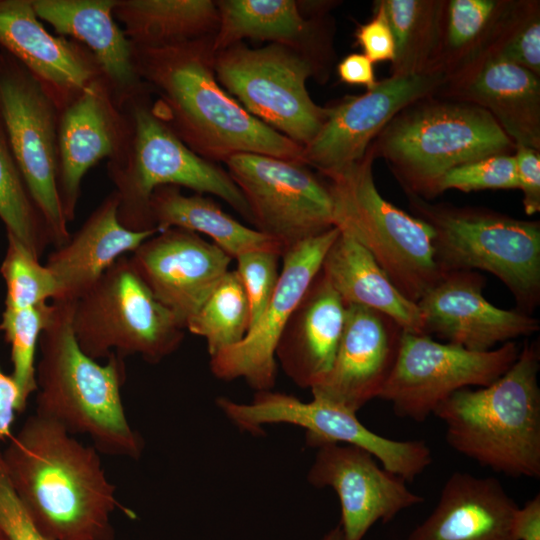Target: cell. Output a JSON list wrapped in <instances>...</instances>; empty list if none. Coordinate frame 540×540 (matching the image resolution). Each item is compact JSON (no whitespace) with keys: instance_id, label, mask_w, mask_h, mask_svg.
I'll list each match as a JSON object with an SVG mask.
<instances>
[{"instance_id":"38","label":"cell","mask_w":540,"mask_h":540,"mask_svg":"<svg viewBox=\"0 0 540 540\" xmlns=\"http://www.w3.org/2000/svg\"><path fill=\"white\" fill-rule=\"evenodd\" d=\"M273 250H255L239 255L236 272L243 284L250 306V327L255 325L272 299L279 281V258ZM248 330V331H249Z\"/></svg>"},{"instance_id":"4","label":"cell","mask_w":540,"mask_h":540,"mask_svg":"<svg viewBox=\"0 0 540 540\" xmlns=\"http://www.w3.org/2000/svg\"><path fill=\"white\" fill-rule=\"evenodd\" d=\"M540 346L525 343L510 368L491 384L460 389L433 415L456 452L492 471L540 477Z\"/></svg>"},{"instance_id":"49","label":"cell","mask_w":540,"mask_h":540,"mask_svg":"<svg viewBox=\"0 0 540 540\" xmlns=\"http://www.w3.org/2000/svg\"><path fill=\"white\" fill-rule=\"evenodd\" d=\"M2 49L0 48V53H1Z\"/></svg>"},{"instance_id":"31","label":"cell","mask_w":540,"mask_h":540,"mask_svg":"<svg viewBox=\"0 0 540 540\" xmlns=\"http://www.w3.org/2000/svg\"><path fill=\"white\" fill-rule=\"evenodd\" d=\"M218 27L212 49L220 52L243 39L270 41L300 50L311 32L293 0L216 1Z\"/></svg>"},{"instance_id":"16","label":"cell","mask_w":540,"mask_h":540,"mask_svg":"<svg viewBox=\"0 0 540 540\" xmlns=\"http://www.w3.org/2000/svg\"><path fill=\"white\" fill-rule=\"evenodd\" d=\"M443 80L439 70L393 75L365 94L329 108L320 131L303 147V163L329 177L360 161L370 141L398 112L431 93Z\"/></svg>"},{"instance_id":"40","label":"cell","mask_w":540,"mask_h":540,"mask_svg":"<svg viewBox=\"0 0 540 540\" xmlns=\"http://www.w3.org/2000/svg\"><path fill=\"white\" fill-rule=\"evenodd\" d=\"M0 530L7 540H46L16 495L2 459L0 447Z\"/></svg>"},{"instance_id":"17","label":"cell","mask_w":540,"mask_h":540,"mask_svg":"<svg viewBox=\"0 0 540 540\" xmlns=\"http://www.w3.org/2000/svg\"><path fill=\"white\" fill-rule=\"evenodd\" d=\"M307 480L314 487L336 492L343 540H362L376 522L387 523L424 501L403 478L381 468L371 453L349 444L318 446Z\"/></svg>"},{"instance_id":"39","label":"cell","mask_w":540,"mask_h":540,"mask_svg":"<svg viewBox=\"0 0 540 540\" xmlns=\"http://www.w3.org/2000/svg\"><path fill=\"white\" fill-rule=\"evenodd\" d=\"M501 3L493 0H451L447 4L445 38L449 49L472 48L492 27Z\"/></svg>"},{"instance_id":"30","label":"cell","mask_w":540,"mask_h":540,"mask_svg":"<svg viewBox=\"0 0 540 540\" xmlns=\"http://www.w3.org/2000/svg\"><path fill=\"white\" fill-rule=\"evenodd\" d=\"M115 19L133 45L160 47L214 36L218 8L211 0H116Z\"/></svg>"},{"instance_id":"18","label":"cell","mask_w":540,"mask_h":540,"mask_svg":"<svg viewBox=\"0 0 540 540\" xmlns=\"http://www.w3.org/2000/svg\"><path fill=\"white\" fill-rule=\"evenodd\" d=\"M232 260L214 243L180 228L159 231L129 258L138 276L184 328L230 270Z\"/></svg>"},{"instance_id":"46","label":"cell","mask_w":540,"mask_h":540,"mask_svg":"<svg viewBox=\"0 0 540 540\" xmlns=\"http://www.w3.org/2000/svg\"><path fill=\"white\" fill-rule=\"evenodd\" d=\"M337 72L342 82L349 85H361L367 90L377 85L373 63L364 55L353 53L338 64Z\"/></svg>"},{"instance_id":"34","label":"cell","mask_w":540,"mask_h":540,"mask_svg":"<svg viewBox=\"0 0 540 540\" xmlns=\"http://www.w3.org/2000/svg\"><path fill=\"white\" fill-rule=\"evenodd\" d=\"M0 220L12 236L40 259L51 244L47 225L14 159L0 121Z\"/></svg>"},{"instance_id":"36","label":"cell","mask_w":540,"mask_h":540,"mask_svg":"<svg viewBox=\"0 0 540 540\" xmlns=\"http://www.w3.org/2000/svg\"><path fill=\"white\" fill-rule=\"evenodd\" d=\"M7 249L0 272L6 284L5 307L21 309L56 300V279L40 259L18 240L7 235Z\"/></svg>"},{"instance_id":"41","label":"cell","mask_w":540,"mask_h":540,"mask_svg":"<svg viewBox=\"0 0 540 540\" xmlns=\"http://www.w3.org/2000/svg\"><path fill=\"white\" fill-rule=\"evenodd\" d=\"M540 75V22L535 13L526 18L492 53Z\"/></svg>"},{"instance_id":"10","label":"cell","mask_w":540,"mask_h":540,"mask_svg":"<svg viewBox=\"0 0 540 540\" xmlns=\"http://www.w3.org/2000/svg\"><path fill=\"white\" fill-rule=\"evenodd\" d=\"M495 118L478 105L442 104L398 118L383 135V149L415 192L435 193L450 169L511 146Z\"/></svg>"},{"instance_id":"45","label":"cell","mask_w":540,"mask_h":540,"mask_svg":"<svg viewBox=\"0 0 540 540\" xmlns=\"http://www.w3.org/2000/svg\"><path fill=\"white\" fill-rule=\"evenodd\" d=\"M510 540H540V495L536 494L515 511Z\"/></svg>"},{"instance_id":"12","label":"cell","mask_w":540,"mask_h":540,"mask_svg":"<svg viewBox=\"0 0 540 540\" xmlns=\"http://www.w3.org/2000/svg\"><path fill=\"white\" fill-rule=\"evenodd\" d=\"M217 406L238 428L261 434L267 424L287 423L306 430V442L317 448L325 443H342L371 453L382 467L406 482H412L432 463V453L423 440H393L366 428L349 411L329 401L313 397L310 402L272 390L257 391L249 403L225 397Z\"/></svg>"},{"instance_id":"14","label":"cell","mask_w":540,"mask_h":540,"mask_svg":"<svg viewBox=\"0 0 540 540\" xmlns=\"http://www.w3.org/2000/svg\"><path fill=\"white\" fill-rule=\"evenodd\" d=\"M224 163L248 204L251 223L284 251L334 227L329 186L305 164L257 153L235 154Z\"/></svg>"},{"instance_id":"23","label":"cell","mask_w":540,"mask_h":540,"mask_svg":"<svg viewBox=\"0 0 540 540\" xmlns=\"http://www.w3.org/2000/svg\"><path fill=\"white\" fill-rule=\"evenodd\" d=\"M31 1L40 20L93 54L120 107L147 89L135 69L132 43L115 21L116 0Z\"/></svg>"},{"instance_id":"8","label":"cell","mask_w":540,"mask_h":540,"mask_svg":"<svg viewBox=\"0 0 540 540\" xmlns=\"http://www.w3.org/2000/svg\"><path fill=\"white\" fill-rule=\"evenodd\" d=\"M433 229L436 263L442 274L486 271L531 314L540 303V223L497 213L415 204Z\"/></svg>"},{"instance_id":"21","label":"cell","mask_w":540,"mask_h":540,"mask_svg":"<svg viewBox=\"0 0 540 540\" xmlns=\"http://www.w3.org/2000/svg\"><path fill=\"white\" fill-rule=\"evenodd\" d=\"M403 330L388 316L346 305L342 337L332 367L311 389L323 399L356 413L380 394L395 365Z\"/></svg>"},{"instance_id":"24","label":"cell","mask_w":540,"mask_h":540,"mask_svg":"<svg viewBox=\"0 0 540 540\" xmlns=\"http://www.w3.org/2000/svg\"><path fill=\"white\" fill-rule=\"evenodd\" d=\"M346 305L322 274L292 313L275 350L284 373L310 390L330 371L342 337Z\"/></svg>"},{"instance_id":"26","label":"cell","mask_w":540,"mask_h":540,"mask_svg":"<svg viewBox=\"0 0 540 540\" xmlns=\"http://www.w3.org/2000/svg\"><path fill=\"white\" fill-rule=\"evenodd\" d=\"M118 205V196L113 190L77 232L48 255L45 266L59 287L56 300L76 301L125 253H133L159 232L157 229H127L118 219Z\"/></svg>"},{"instance_id":"35","label":"cell","mask_w":540,"mask_h":540,"mask_svg":"<svg viewBox=\"0 0 540 540\" xmlns=\"http://www.w3.org/2000/svg\"><path fill=\"white\" fill-rule=\"evenodd\" d=\"M52 305L46 303L21 309L4 308L0 331L11 349V376L18 388L23 412L30 396L36 391V352Z\"/></svg>"},{"instance_id":"42","label":"cell","mask_w":540,"mask_h":540,"mask_svg":"<svg viewBox=\"0 0 540 540\" xmlns=\"http://www.w3.org/2000/svg\"><path fill=\"white\" fill-rule=\"evenodd\" d=\"M357 44L372 62L395 59V42L382 2L377 4L373 18L360 25L355 33Z\"/></svg>"},{"instance_id":"5","label":"cell","mask_w":540,"mask_h":540,"mask_svg":"<svg viewBox=\"0 0 540 540\" xmlns=\"http://www.w3.org/2000/svg\"><path fill=\"white\" fill-rule=\"evenodd\" d=\"M128 134L121 150L107 162V174L119 200L118 219L132 231L156 229L153 192L162 186L186 187L217 196L251 222L248 204L228 172L186 146L157 115L147 88L122 105Z\"/></svg>"},{"instance_id":"29","label":"cell","mask_w":540,"mask_h":540,"mask_svg":"<svg viewBox=\"0 0 540 540\" xmlns=\"http://www.w3.org/2000/svg\"><path fill=\"white\" fill-rule=\"evenodd\" d=\"M150 213L158 231L180 228L202 233L233 259L255 250L284 252L279 242L241 224L211 198L198 193L185 195L179 187L157 188L151 196Z\"/></svg>"},{"instance_id":"22","label":"cell","mask_w":540,"mask_h":540,"mask_svg":"<svg viewBox=\"0 0 540 540\" xmlns=\"http://www.w3.org/2000/svg\"><path fill=\"white\" fill-rule=\"evenodd\" d=\"M0 48L34 76L58 111L103 75L86 47L44 27L31 0H0Z\"/></svg>"},{"instance_id":"19","label":"cell","mask_w":540,"mask_h":540,"mask_svg":"<svg viewBox=\"0 0 540 540\" xmlns=\"http://www.w3.org/2000/svg\"><path fill=\"white\" fill-rule=\"evenodd\" d=\"M484 285L485 279L476 271L444 273L417 302L424 333L485 352L539 331V320L530 314L491 304L483 295Z\"/></svg>"},{"instance_id":"20","label":"cell","mask_w":540,"mask_h":540,"mask_svg":"<svg viewBox=\"0 0 540 540\" xmlns=\"http://www.w3.org/2000/svg\"><path fill=\"white\" fill-rule=\"evenodd\" d=\"M127 134V118L103 75L59 110L57 188L68 223L75 218L84 176L117 155Z\"/></svg>"},{"instance_id":"48","label":"cell","mask_w":540,"mask_h":540,"mask_svg":"<svg viewBox=\"0 0 540 540\" xmlns=\"http://www.w3.org/2000/svg\"><path fill=\"white\" fill-rule=\"evenodd\" d=\"M0 540H7L1 530H0Z\"/></svg>"},{"instance_id":"33","label":"cell","mask_w":540,"mask_h":540,"mask_svg":"<svg viewBox=\"0 0 540 540\" xmlns=\"http://www.w3.org/2000/svg\"><path fill=\"white\" fill-rule=\"evenodd\" d=\"M250 327V306L236 270H229L185 329L203 337L210 357L239 343Z\"/></svg>"},{"instance_id":"15","label":"cell","mask_w":540,"mask_h":540,"mask_svg":"<svg viewBox=\"0 0 540 540\" xmlns=\"http://www.w3.org/2000/svg\"><path fill=\"white\" fill-rule=\"evenodd\" d=\"M338 235L339 229L333 227L283 252L277 288L263 314L239 343L210 357L215 377L224 381L244 379L256 391L274 387L275 350L280 336Z\"/></svg>"},{"instance_id":"7","label":"cell","mask_w":540,"mask_h":540,"mask_svg":"<svg viewBox=\"0 0 540 540\" xmlns=\"http://www.w3.org/2000/svg\"><path fill=\"white\" fill-rule=\"evenodd\" d=\"M72 329L80 349L96 361L115 353L156 364L180 347L185 328L123 256L75 301Z\"/></svg>"},{"instance_id":"9","label":"cell","mask_w":540,"mask_h":540,"mask_svg":"<svg viewBox=\"0 0 540 540\" xmlns=\"http://www.w3.org/2000/svg\"><path fill=\"white\" fill-rule=\"evenodd\" d=\"M214 71L248 113L302 147L329 115L330 109L317 105L306 88L311 61L292 47L271 43L253 49L237 43L215 53Z\"/></svg>"},{"instance_id":"32","label":"cell","mask_w":540,"mask_h":540,"mask_svg":"<svg viewBox=\"0 0 540 540\" xmlns=\"http://www.w3.org/2000/svg\"><path fill=\"white\" fill-rule=\"evenodd\" d=\"M395 42L393 75L419 73L437 45L441 3L420 0L381 1Z\"/></svg>"},{"instance_id":"47","label":"cell","mask_w":540,"mask_h":540,"mask_svg":"<svg viewBox=\"0 0 540 540\" xmlns=\"http://www.w3.org/2000/svg\"><path fill=\"white\" fill-rule=\"evenodd\" d=\"M321 540H343V533L340 525L332 528Z\"/></svg>"},{"instance_id":"1","label":"cell","mask_w":540,"mask_h":540,"mask_svg":"<svg viewBox=\"0 0 540 540\" xmlns=\"http://www.w3.org/2000/svg\"><path fill=\"white\" fill-rule=\"evenodd\" d=\"M2 449L9 481L46 540H114L112 516L132 510L116 497L100 453L36 413Z\"/></svg>"},{"instance_id":"28","label":"cell","mask_w":540,"mask_h":540,"mask_svg":"<svg viewBox=\"0 0 540 540\" xmlns=\"http://www.w3.org/2000/svg\"><path fill=\"white\" fill-rule=\"evenodd\" d=\"M467 94L495 118L515 145L538 149L539 76L491 53L471 76Z\"/></svg>"},{"instance_id":"27","label":"cell","mask_w":540,"mask_h":540,"mask_svg":"<svg viewBox=\"0 0 540 540\" xmlns=\"http://www.w3.org/2000/svg\"><path fill=\"white\" fill-rule=\"evenodd\" d=\"M321 272L345 305L370 308L391 318L405 332L425 334L417 303L395 287L372 255L349 234L339 230Z\"/></svg>"},{"instance_id":"13","label":"cell","mask_w":540,"mask_h":540,"mask_svg":"<svg viewBox=\"0 0 540 540\" xmlns=\"http://www.w3.org/2000/svg\"><path fill=\"white\" fill-rule=\"evenodd\" d=\"M519 351L514 341L477 352L403 331L395 365L379 398L389 402L398 417L423 422L454 392L494 382Z\"/></svg>"},{"instance_id":"11","label":"cell","mask_w":540,"mask_h":540,"mask_svg":"<svg viewBox=\"0 0 540 540\" xmlns=\"http://www.w3.org/2000/svg\"><path fill=\"white\" fill-rule=\"evenodd\" d=\"M58 112L55 102L34 76L2 50L0 121L55 248L71 237L57 188Z\"/></svg>"},{"instance_id":"25","label":"cell","mask_w":540,"mask_h":540,"mask_svg":"<svg viewBox=\"0 0 540 540\" xmlns=\"http://www.w3.org/2000/svg\"><path fill=\"white\" fill-rule=\"evenodd\" d=\"M517 508L495 477L455 471L431 514L406 540H510Z\"/></svg>"},{"instance_id":"44","label":"cell","mask_w":540,"mask_h":540,"mask_svg":"<svg viewBox=\"0 0 540 540\" xmlns=\"http://www.w3.org/2000/svg\"><path fill=\"white\" fill-rule=\"evenodd\" d=\"M17 413H22L18 388L12 376L0 367V441L11 437Z\"/></svg>"},{"instance_id":"3","label":"cell","mask_w":540,"mask_h":540,"mask_svg":"<svg viewBox=\"0 0 540 540\" xmlns=\"http://www.w3.org/2000/svg\"><path fill=\"white\" fill-rule=\"evenodd\" d=\"M74 303H51L39 339L34 413L73 436L86 435L101 455L139 459L144 440L131 426L121 395L124 358L112 353L101 364L80 349L72 329Z\"/></svg>"},{"instance_id":"43","label":"cell","mask_w":540,"mask_h":540,"mask_svg":"<svg viewBox=\"0 0 540 540\" xmlns=\"http://www.w3.org/2000/svg\"><path fill=\"white\" fill-rule=\"evenodd\" d=\"M517 175V189L523 192L526 214L540 211V157L536 149L516 145L514 155Z\"/></svg>"},{"instance_id":"37","label":"cell","mask_w":540,"mask_h":540,"mask_svg":"<svg viewBox=\"0 0 540 540\" xmlns=\"http://www.w3.org/2000/svg\"><path fill=\"white\" fill-rule=\"evenodd\" d=\"M517 188L514 156L495 154L450 169L438 180L435 193Z\"/></svg>"},{"instance_id":"2","label":"cell","mask_w":540,"mask_h":540,"mask_svg":"<svg viewBox=\"0 0 540 540\" xmlns=\"http://www.w3.org/2000/svg\"><path fill=\"white\" fill-rule=\"evenodd\" d=\"M213 36L185 43L133 45L136 72L172 132L208 161L257 153L303 163V147L248 113L217 81ZM304 164V163H303Z\"/></svg>"},{"instance_id":"6","label":"cell","mask_w":540,"mask_h":540,"mask_svg":"<svg viewBox=\"0 0 540 540\" xmlns=\"http://www.w3.org/2000/svg\"><path fill=\"white\" fill-rule=\"evenodd\" d=\"M372 157L329 176L334 227L353 237L375 259L395 287L418 302L442 277L433 229L387 201L372 175Z\"/></svg>"}]
</instances>
